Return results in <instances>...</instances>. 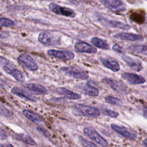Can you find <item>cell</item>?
Returning a JSON list of instances; mask_svg holds the SVG:
<instances>
[{
    "mask_svg": "<svg viewBox=\"0 0 147 147\" xmlns=\"http://www.w3.org/2000/svg\"><path fill=\"white\" fill-rule=\"evenodd\" d=\"M74 108L78 114L84 117L96 118L100 115L99 110L97 108L90 105L77 104L74 106Z\"/></svg>",
    "mask_w": 147,
    "mask_h": 147,
    "instance_id": "1",
    "label": "cell"
},
{
    "mask_svg": "<svg viewBox=\"0 0 147 147\" xmlns=\"http://www.w3.org/2000/svg\"><path fill=\"white\" fill-rule=\"evenodd\" d=\"M17 60L20 65L28 71H34L37 70L38 68V65L37 62L27 54L23 53L20 55L18 56Z\"/></svg>",
    "mask_w": 147,
    "mask_h": 147,
    "instance_id": "2",
    "label": "cell"
},
{
    "mask_svg": "<svg viewBox=\"0 0 147 147\" xmlns=\"http://www.w3.org/2000/svg\"><path fill=\"white\" fill-rule=\"evenodd\" d=\"M38 40L45 45H57L60 44V38L59 36L47 32H42L38 36Z\"/></svg>",
    "mask_w": 147,
    "mask_h": 147,
    "instance_id": "3",
    "label": "cell"
},
{
    "mask_svg": "<svg viewBox=\"0 0 147 147\" xmlns=\"http://www.w3.org/2000/svg\"><path fill=\"white\" fill-rule=\"evenodd\" d=\"M96 17L97 18L96 21L104 26L113 28H118L125 30H127L131 28V26L130 25L120 21L107 20L99 15H96Z\"/></svg>",
    "mask_w": 147,
    "mask_h": 147,
    "instance_id": "4",
    "label": "cell"
},
{
    "mask_svg": "<svg viewBox=\"0 0 147 147\" xmlns=\"http://www.w3.org/2000/svg\"><path fill=\"white\" fill-rule=\"evenodd\" d=\"M48 7L51 11L57 15H60L69 18H73L76 15L74 11L71 9L61 6L53 2L50 3L48 5Z\"/></svg>",
    "mask_w": 147,
    "mask_h": 147,
    "instance_id": "5",
    "label": "cell"
},
{
    "mask_svg": "<svg viewBox=\"0 0 147 147\" xmlns=\"http://www.w3.org/2000/svg\"><path fill=\"white\" fill-rule=\"evenodd\" d=\"M83 133L89 138L94 141L98 144L103 147H106L108 145V142L107 140L101 136L95 129L91 127H84L83 129Z\"/></svg>",
    "mask_w": 147,
    "mask_h": 147,
    "instance_id": "6",
    "label": "cell"
},
{
    "mask_svg": "<svg viewBox=\"0 0 147 147\" xmlns=\"http://www.w3.org/2000/svg\"><path fill=\"white\" fill-rule=\"evenodd\" d=\"M60 71L65 75L75 79L87 80L89 78V76L87 72L72 67H63L60 68Z\"/></svg>",
    "mask_w": 147,
    "mask_h": 147,
    "instance_id": "7",
    "label": "cell"
},
{
    "mask_svg": "<svg viewBox=\"0 0 147 147\" xmlns=\"http://www.w3.org/2000/svg\"><path fill=\"white\" fill-rule=\"evenodd\" d=\"M104 6L115 12H123L126 10V4L120 0H102L99 1Z\"/></svg>",
    "mask_w": 147,
    "mask_h": 147,
    "instance_id": "8",
    "label": "cell"
},
{
    "mask_svg": "<svg viewBox=\"0 0 147 147\" xmlns=\"http://www.w3.org/2000/svg\"><path fill=\"white\" fill-rule=\"evenodd\" d=\"M47 53L51 56L65 60H72L75 57V54L72 52L67 50L49 49Z\"/></svg>",
    "mask_w": 147,
    "mask_h": 147,
    "instance_id": "9",
    "label": "cell"
},
{
    "mask_svg": "<svg viewBox=\"0 0 147 147\" xmlns=\"http://www.w3.org/2000/svg\"><path fill=\"white\" fill-rule=\"evenodd\" d=\"M111 129L114 130L115 132L118 133L122 136L131 140H134L137 138V134L134 132L131 131L128 128L125 126L118 125L116 124H111L110 125Z\"/></svg>",
    "mask_w": 147,
    "mask_h": 147,
    "instance_id": "10",
    "label": "cell"
},
{
    "mask_svg": "<svg viewBox=\"0 0 147 147\" xmlns=\"http://www.w3.org/2000/svg\"><path fill=\"white\" fill-rule=\"evenodd\" d=\"M102 81L109 85L113 90L121 94H125L127 92V87L121 82L107 78H105L103 79Z\"/></svg>",
    "mask_w": 147,
    "mask_h": 147,
    "instance_id": "11",
    "label": "cell"
},
{
    "mask_svg": "<svg viewBox=\"0 0 147 147\" xmlns=\"http://www.w3.org/2000/svg\"><path fill=\"white\" fill-rule=\"evenodd\" d=\"M75 50L78 52L94 54L97 52L96 48L84 41H78L75 44Z\"/></svg>",
    "mask_w": 147,
    "mask_h": 147,
    "instance_id": "12",
    "label": "cell"
},
{
    "mask_svg": "<svg viewBox=\"0 0 147 147\" xmlns=\"http://www.w3.org/2000/svg\"><path fill=\"white\" fill-rule=\"evenodd\" d=\"M3 69L5 72L11 75L17 81L19 82H25V78L22 71H21L18 68H14V66H12V67L4 66L3 67Z\"/></svg>",
    "mask_w": 147,
    "mask_h": 147,
    "instance_id": "13",
    "label": "cell"
},
{
    "mask_svg": "<svg viewBox=\"0 0 147 147\" xmlns=\"http://www.w3.org/2000/svg\"><path fill=\"white\" fill-rule=\"evenodd\" d=\"M11 92L21 98H23L25 100L31 101V102H36L37 99L33 96L32 94L29 93L28 91L25 90L22 88L18 87H14L11 89Z\"/></svg>",
    "mask_w": 147,
    "mask_h": 147,
    "instance_id": "14",
    "label": "cell"
},
{
    "mask_svg": "<svg viewBox=\"0 0 147 147\" xmlns=\"http://www.w3.org/2000/svg\"><path fill=\"white\" fill-rule=\"evenodd\" d=\"M121 76L122 78L133 84H142L146 82V80L144 77L136 74L124 72L122 74Z\"/></svg>",
    "mask_w": 147,
    "mask_h": 147,
    "instance_id": "15",
    "label": "cell"
},
{
    "mask_svg": "<svg viewBox=\"0 0 147 147\" xmlns=\"http://www.w3.org/2000/svg\"><path fill=\"white\" fill-rule=\"evenodd\" d=\"M122 59L133 70L136 71H140L142 69V63L140 60L133 59L126 55H122Z\"/></svg>",
    "mask_w": 147,
    "mask_h": 147,
    "instance_id": "16",
    "label": "cell"
},
{
    "mask_svg": "<svg viewBox=\"0 0 147 147\" xmlns=\"http://www.w3.org/2000/svg\"><path fill=\"white\" fill-rule=\"evenodd\" d=\"M114 38L120 39L122 40H127V41H141L143 40L144 38L142 36L137 34H131L127 33H119L114 36Z\"/></svg>",
    "mask_w": 147,
    "mask_h": 147,
    "instance_id": "17",
    "label": "cell"
},
{
    "mask_svg": "<svg viewBox=\"0 0 147 147\" xmlns=\"http://www.w3.org/2000/svg\"><path fill=\"white\" fill-rule=\"evenodd\" d=\"M56 91L59 95H63L64 97L69 99L77 100L81 98V95L80 94L74 92L65 87H58L57 88H56Z\"/></svg>",
    "mask_w": 147,
    "mask_h": 147,
    "instance_id": "18",
    "label": "cell"
},
{
    "mask_svg": "<svg viewBox=\"0 0 147 147\" xmlns=\"http://www.w3.org/2000/svg\"><path fill=\"white\" fill-rule=\"evenodd\" d=\"M79 88L84 94L91 96H96L99 95V90L98 88L88 83L80 84Z\"/></svg>",
    "mask_w": 147,
    "mask_h": 147,
    "instance_id": "19",
    "label": "cell"
},
{
    "mask_svg": "<svg viewBox=\"0 0 147 147\" xmlns=\"http://www.w3.org/2000/svg\"><path fill=\"white\" fill-rule=\"evenodd\" d=\"M24 86L25 88H26L29 90L34 92L37 94H45L47 92V88L44 86H43L41 84H39L27 83V84H25Z\"/></svg>",
    "mask_w": 147,
    "mask_h": 147,
    "instance_id": "20",
    "label": "cell"
},
{
    "mask_svg": "<svg viewBox=\"0 0 147 147\" xmlns=\"http://www.w3.org/2000/svg\"><path fill=\"white\" fill-rule=\"evenodd\" d=\"M99 60L105 67L110 69L113 72H118L120 69V65L116 61L102 58H99Z\"/></svg>",
    "mask_w": 147,
    "mask_h": 147,
    "instance_id": "21",
    "label": "cell"
},
{
    "mask_svg": "<svg viewBox=\"0 0 147 147\" xmlns=\"http://www.w3.org/2000/svg\"><path fill=\"white\" fill-rule=\"evenodd\" d=\"M22 113L26 118H28L29 121H30L34 124L40 125L42 122L40 116L37 114L33 111H31L28 110H24Z\"/></svg>",
    "mask_w": 147,
    "mask_h": 147,
    "instance_id": "22",
    "label": "cell"
},
{
    "mask_svg": "<svg viewBox=\"0 0 147 147\" xmlns=\"http://www.w3.org/2000/svg\"><path fill=\"white\" fill-rule=\"evenodd\" d=\"M13 136L14 139L18 141H20L28 145L33 146L36 144L34 140L29 135L25 134H16Z\"/></svg>",
    "mask_w": 147,
    "mask_h": 147,
    "instance_id": "23",
    "label": "cell"
},
{
    "mask_svg": "<svg viewBox=\"0 0 147 147\" xmlns=\"http://www.w3.org/2000/svg\"><path fill=\"white\" fill-rule=\"evenodd\" d=\"M129 49L132 52L143 55H147V45H131Z\"/></svg>",
    "mask_w": 147,
    "mask_h": 147,
    "instance_id": "24",
    "label": "cell"
},
{
    "mask_svg": "<svg viewBox=\"0 0 147 147\" xmlns=\"http://www.w3.org/2000/svg\"><path fill=\"white\" fill-rule=\"evenodd\" d=\"M91 43L95 47L100 48V49H109V46L107 44V43L99 38L96 37H94L91 39Z\"/></svg>",
    "mask_w": 147,
    "mask_h": 147,
    "instance_id": "25",
    "label": "cell"
},
{
    "mask_svg": "<svg viewBox=\"0 0 147 147\" xmlns=\"http://www.w3.org/2000/svg\"><path fill=\"white\" fill-rule=\"evenodd\" d=\"M105 100L106 103L121 107L122 106L123 103L121 99H119L118 98L111 96H107L105 98Z\"/></svg>",
    "mask_w": 147,
    "mask_h": 147,
    "instance_id": "26",
    "label": "cell"
},
{
    "mask_svg": "<svg viewBox=\"0 0 147 147\" xmlns=\"http://www.w3.org/2000/svg\"><path fill=\"white\" fill-rule=\"evenodd\" d=\"M14 25L15 24L12 20L5 17H0V26L10 27Z\"/></svg>",
    "mask_w": 147,
    "mask_h": 147,
    "instance_id": "27",
    "label": "cell"
},
{
    "mask_svg": "<svg viewBox=\"0 0 147 147\" xmlns=\"http://www.w3.org/2000/svg\"><path fill=\"white\" fill-rule=\"evenodd\" d=\"M79 140L80 143L83 147H98L95 144L89 141H87L82 137H79Z\"/></svg>",
    "mask_w": 147,
    "mask_h": 147,
    "instance_id": "28",
    "label": "cell"
},
{
    "mask_svg": "<svg viewBox=\"0 0 147 147\" xmlns=\"http://www.w3.org/2000/svg\"><path fill=\"white\" fill-rule=\"evenodd\" d=\"M101 111H102V113L104 115L109 116L112 118H115L119 115V113L118 112L113 111V110L108 109H102Z\"/></svg>",
    "mask_w": 147,
    "mask_h": 147,
    "instance_id": "29",
    "label": "cell"
},
{
    "mask_svg": "<svg viewBox=\"0 0 147 147\" xmlns=\"http://www.w3.org/2000/svg\"><path fill=\"white\" fill-rule=\"evenodd\" d=\"M0 65L4 66H8V67H12L14 66L12 63H11L9 60L6 59V58L0 56Z\"/></svg>",
    "mask_w": 147,
    "mask_h": 147,
    "instance_id": "30",
    "label": "cell"
},
{
    "mask_svg": "<svg viewBox=\"0 0 147 147\" xmlns=\"http://www.w3.org/2000/svg\"><path fill=\"white\" fill-rule=\"evenodd\" d=\"M112 49L116 52L119 53V54H123L124 51L123 50V49L118 45H117V44H115L112 47Z\"/></svg>",
    "mask_w": 147,
    "mask_h": 147,
    "instance_id": "31",
    "label": "cell"
},
{
    "mask_svg": "<svg viewBox=\"0 0 147 147\" xmlns=\"http://www.w3.org/2000/svg\"><path fill=\"white\" fill-rule=\"evenodd\" d=\"M10 36V34L6 31H0V39H5Z\"/></svg>",
    "mask_w": 147,
    "mask_h": 147,
    "instance_id": "32",
    "label": "cell"
},
{
    "mask_svg": "<svg viewBox=\"0 0 147 147\" xmlns=\"http://www.w3.org/2000/svg\"><path fill=\"white\" fill-rule=\"evenodd\" d=\"M7 134L2 129H0V139H4L6 138Z\"/></svg>",
    "mask_w": 147,
    "mask_h": 147,
    "instance_id": "33",
    "label": "cell"
},
{
    "mask_svg": "<svg viewBox=\"0 0 147 147\" xmlns=\"http://www.w3.org/2000/svg\"><path fill=\"white\" fill-rule=\"evenodd\" d=\"M0 147H14L11 144L6 143V144H0Z\"/></svg>",
    "mask_w": 147,
    "mask_h": 147,
    "instance_id": "34",
    "label": "cell"
},
{
    "mask_svg": "<svg viewBox=\"0 0 147 147\" xmlns=\"http://www.w3.org/2000/svg\"><path fill=\"white\" fill-rule=\"evenodd\" d=\"M143 115L144 117L147 118V108L144 109V110L143 111Z\"/></svg>",
    "mask_w": 147,
    "mask_h": 147,
    "instance_id": "35",
    "label": "cell"
},
{
    "mask_svg": "<svg viewBox=\"0 0 147 147\" xmlns=\"http://www.w3.org/2000/svg\"><path fill=\"white\" fill-rule=\"evenodd\" d=\"M143 144L145 145V147H147V139H145L142 141Z\"/></svg>",
    "mask_w": 147,
    "mask_h": 147,
    "instance_id": "36",
    "label": "cell"
},
{
    "mask_svg": "<svg viewBox=\"0 0 147 147\" xmlns=\"http://www.w3.org/2000/svg\"><path fill=\"white\" fill-rule=\"evenodd\" d=\"M3 86H4L3 82L1 79H0V87H3Z\"/></svg>",
    "mask_w": 147,
    "mask_h": 147,
    "instance_id": "37",
    "label": "cell"
}]
</instances>
